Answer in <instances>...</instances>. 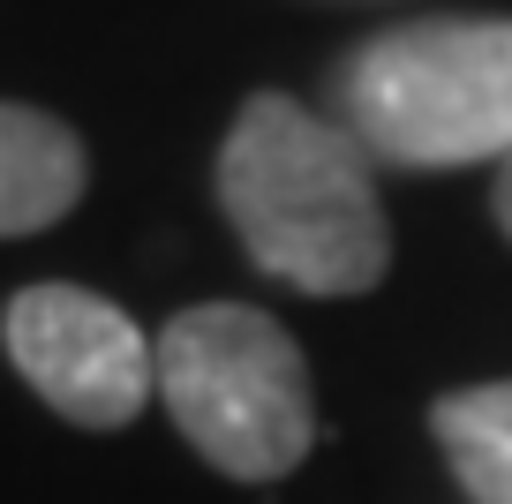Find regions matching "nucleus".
Here are the masks:
<instances>
[{
    "label": "nucleus",
    "mask_w": 512,
    "mask_h": 504,
    "mask_svg": "<svg viewBox=\"0 0 512 504\" xmlns=\"http://www.w3.org/2000/svg\"><path fill=\"white\" fill-rule=\"evenodd\" d=\"M219 211L234 219L249 264L294 294L347 301L392 271V219L377 204L369 151L287 91L241 98L219 143Z\"/></svg>",
    "instance_id": "nucleus-1"
},
{
    "label": "nucleus",
    "mask_w": 512,
    "mask_h": 504,
    "mask_svg": "<svg viewBox=\"0 0 512 504\" xmlns=\"http://www.w3.org/2000/svg\"><path fill=\"white\" fill-rule=\"evenodd\" d=\"M332 121L369 166L452 174L512 158V16H415L332 61Z\"/></svg>",
    "instance_id": "nucleus-2"
},
{
    "label": "nucleus",
    "mask_w": 512,
    "mask_h": 504,
    "mask_svg": "<svg viewBox=\"0 0 512 504\" xmlns=\"http://www.w3.org/2000/svg\"><path fill=\"white\" fill-rule=\"evenodd\" d=\"M159 399L181 437L234 482H279L317 444L302 347L249 301H196L159 331Z\"/></svg>",
    "instance_id": "nucleus-3"
},
{
    "label": "nucleus",
    "mask_w": 512,
    "mask_h": 504,
    "mask_svg": "<svg viewBox=\"0 0 512 504\" xmlns=\"http://www.w3.org/2000/svg\"><path fill=\"white\" fill-rule=\"evenodd\" d=\"M0 339L16 377L76 429H128L159 392V347L91 286H23Z\"/></svg>",
    "instance_id": "nucleus-4"
},
{
    "label": "nucleus",
    "mask_w": 512,
    "mask_h": 504,
    "mask_svg": "<svg viewBox=\"0 0 512 504\" xmlns=\"http://www.w3.org/2000/svg\"><path fill=\"white\" fill-rule=\"evenodd\" d=\"M83 181H91V158L76 128L0 98V241L61 226L83 204Z\"/></svg>",
    "instance_id": "nucleus-5"
},
{
    "label": "nucleus",
    "mask_w": 512,
    "mask_h": 504,
    "mask_svg": "<svg viewBox=\"0 0 512 504\" xmlns=\"http://www.w3.org/2000/svg\"><path fill=\"white\" fill-rule=\"evenodd\" d=\"M430 437L445 444L452 482L475 504H512V377L445 392L430 407Z\"/></svg>",
    "instance_id": "nucleus-6"
},
{
    "label": "nucleus",
    "mask_w": 512,
    "mask_h": 504,
    "mask_svg": "<svg viewBox=\"0 0 512 504\" xmlns=\"http://www.w3.org/2000/svg\"><path fill=\"white\" fill-rule=\"evenodd\" d=\"M490 211H497V234L512 241V158L497 166V181H490Z\"/></svg>",
    "instance_id": "nucleus-7"
}]
</instances>
